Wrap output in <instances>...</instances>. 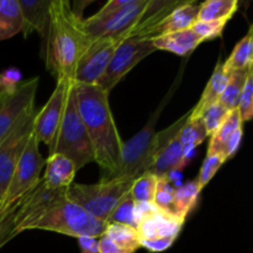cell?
Here are the masks:
<instances>
[{
    "label": "cell",
    "instance_id": "6da1fadb",
    "mask_svg": "<svg viewBox=\"0 0 253 253\" xmlns=\"http://www.w3.org/2000/svg\"><path fill=\"white\" fill-rule=\"evenodd\" d=\"M83 17L67 0H52L46 36V67L56 79L73 81L79 59L91 43Z\"/></svg>",
    "mask_w": 253,
    "mask_h": 253
},
{
    "label": "cell",
    "instance_id": "7a4b0ae2",
    "mask_svg": "<svg viewBox=\"0 0 253 253\" xmlns=\"http://www.w3.org/2000/svg\"><path fill=\"white\" fill-rule=\"evenodd\" d=\"M74 88L79 115L93 146L94 162L105 170L104 177H109L118 167L124 142L111 114L109 93L98 85L74 83Z\"/></svg>",
    "mask_w": 253,
    "mask_h": 253
},
{
    "label": "cell",
    "instance_id": "3957f363",
    "mask_svg": "<svg viewBox=\"0 0 253 253\" xmlns=\"http://www.w3.org/2000/svg\"><path fill=\"white\" fill-rule=\"evenodd\" d=\"M105 229V222L89 215L64 194L41 214L21 225L15 234L17 235L25 230H44L78 239L81 236L100 237Z\"/></svg>",
    "mask_w": 253,
    "mask_h": 253
},
{
    "label": "cell",
    "instance_id": "277c9868",
    "mask_svg": "<svg viewBox=\"0 0 253 253\" xmlns=\"http://www.w3.org/2000/svg\"><path fill=\"white\" fill-rule=\"evenodd\" d=\"M48 148L49 155L59 153L69 158L74 163L77 170L94 162L93 146L77 105L74 82L69 89L66 109L59 123L58 130Z\"/></svg>",
    "mask_w": 253,
    "mask_h": 253
},
{
    "label": "cell",
    "instance_id": "5b68a950",
    "mask_svg": "<svg viewBox=\"0 0 253 253\" xmlns=\"http://www.w3.org/2000/svg\"><path fill=\"white\" fill-rule=\"evenodd\" d=\"M165 104V100H163L162 105L151 116L147 124L130 140L123 142L120 160H119V165L115 172L109 177L103 178L137 179L146 172H150L156 157L158 156L156 125H157L158 118L162 113Z\"/></svg>",
    "mask_w": 253,
    "mask_h": 253
},
{
    "label": "cell",
    "instance_id": "8992f818",
    "mask_svg": "<svg viewBox=\"0 0 253 253\" xmlns=\"http://www.w3.org/2000/svg\"><path fill=\"white\" fill-rule=\"evenodd\" d=\"M133 182L135 179L127 178H101L95 184L72 183L66 189V197L89 215L106 224Z\"/></svg>",
    "mask_w": 253,
    "mask_h": 253
},
{
    "label": "cell",
    "instance_id": "52a82bcc",
    "mask_svg": "<svg viewBox=\"0 0 253 253\" xmlns=\"http://www.w3.org/2000/svg\"><path fill=\"white\" fill-rule=\"evenodd\" d=\"M39 143V140L32 131L26 147L12 173L4 199L0 204L1 209H7L19 202L21 198L34 190L41 180L40 175L42 168L46 165V160L40 153Z\"/></svg>",
    "mask_w": 253,
    "mask_h": 253
},
{
    "label": "cell",
    "instance_id": "ba28073f",
    "mask_svg": "<svg viewBox=\"0 0 253 253\" xmlns=\"http://www.w3.org/2000/svg\"><path fill=\"white\" fill-rule=\"evenodd\" d=\"M39 77L0 89V142L35 111Z\"/></svg>",
    "mask_w": 253,
    "mask_h": 253
},
{
    "label": "cell",
    "instance_id": "9c48e42d",
    "mask_svg": "<svg viewBox=\"0 0 253 253\" xmlns=\"http://www.w3.org/2000/svg\"><path fill=\"white\" fill-rule=\"evenodd\" d=\"M157 49L152 43V40L128 37L125 39L116 48L105 73L96 85L110 93L111 89L142 59L150 56Z\"/></svg>",
    "mask_w": 253,
    "mask_h": 253
},
{
    "label": "cell",
    "instance_id": "30bf717a",
    "mask_svg": "<svg viewBox=\"0 0 253 253\" xmlns=\"http://www.w3.org/2000/svg\"><path fill=\"white\" fill-rule=\"evenodd\" d=\"M124 37H100L94 39L76 68L73 82L83 85H96L105 73L114 53Z\"/></svg>",
    "mask_w": 253,
    "mask_h": 253
},
{
    "label": "cell",
    "instance_id": "8fae6325",
    "mask_svg": "<svg viewBox=\"0 0 253 253\" xmlns=\"http://www.w3.org/2000/svg\"><path fill=\"white\" fill-rule=\"evenodd\" d=\"M35 116H36V111L26 116L0 142V204L4 199L19 158L21 157L27 141L34 131Z\"/></svg>",
    "mask_w": 253,
    "mask_h": 253
},
{
    "label": "cell",
    "instance_id": "7c38bea8",
    "mask_svg": "<svg viewBox=\"0 0 253 253\" xmlns=\"http://www.w3.org/2000/svg\"><path fill=\"white\" fill-rule=\"evenodd\" d=\"M147 0H132L124 9L101 19L90 16L83 19V27L90 39L100 37H124L135 26L142 14Z\"/></svg>",
    "mask_w": 253,
    "mask_h": 253
},
{
    "label": "cell",
    "instance_id": "4fadbf2b",
    "mask_svg": "<svg viewBox=\"0 0 253 253\" xmlns=\"http://www.w3.org/2000/svg\"><path fill=\"white\" fill-rule=\"evenodd\" d=\"M73 81L66 78L56 79V88L47 100L46 105L36 113L34 120V133L39 142L51 145L66 109L67 98Z\"/></svg>",
    "mask_w": 253,
    "mask_h": 253
},
{
    "label": "cell",
    "instance_id": "5bb4252c",
    "mask_svg": "<svg viewBox=\"0 0 253 253\" xmlns=\"http://www.w3.org/2000/svg\"><path fill=\"white\" fill-rule=\"evenodd\" d=\"M185 221L161 211L153 204L137 203V231L141 241L173 240L175 241Z\"/></svg>",
    "mask_w": 253,
    "mask_h": 253
},
{
    "label": "cell",
    "instance_id": "9a60e30c",
    "mask_svg": "<svg viewBox=\"0 0 253 253\" xmlns=\"http://www.w3.org/2000/svg\"><path fill=\"white\" fill-rule=\"evenodd\" d=\"M183 0H147L142 14L138 17L135 26L128 31L125 39L138 37L150 40V34L179 5Z\"/></svg>",
    "mask_w": 253,
    "mask_h": 253
},
{
    "label": "cell",
    "instance_id": "2e32d148",
    "mask_svg": "<svg viewBox=\"0 0 253 253\" xmlns=\"http://www.w3.org/2000/svg\"><path fill=\"white\" fill-rule=\"evenodd\" d=\"M51 2L52 0H19L24 21L22 34L25 37L35 31L42 39L47 36Z\"/></svg>",
    "mask_w": 253,
    "mask_h": 253
},
{
    "label": "cell",
    "instance_id": "e0dca14e",
    "mask_svg": "<svg viewBox=\"0 0 253 253\" xmlns=\"http://www.w3.org/2000/svg\"><path fill=\"white\" fill-rule=\"evenodd\" d=\"M199 6L200 4H195L194 1H184L151 32L148 39L153 40L163 35L192 29L193 25L198 21Z\"/></svg>",
    "mask_w": 253,
    "mask_h": 253
},
{
    "label": "cell",
    "instance_id": "ac0fdd59",
    "mask_svg": "<svg viewBox=\"0 0 253 253\" xmlns=\"http://www.w3.org/2000/svg\"><path fill=\"white\" fill-rule=\"evenodd\" d=\"M44 167L46 170L41 179L47 187L53 189H67L73 183L78 172L74 163L66 156L59 153L48 155Z\"/></svg>",
    "mask_w": 253,
    "mask_h": 253
},
{
    "label": "cell",
    "instance_id": "d6986e66",
    "mask_svg": "<svg viewBox=\"0 0 253 253\" xmlns=\"http://www.w3.org/2000/svg\"><path fill=\"white\" fill-rule=\"evenodd\" d=\"M202 42L204 41L192 29L172 32L152 40L156 49L172 52L182 57L189 56Z\"/></svg>",
    "mask_w": 253,
    "mask_h": 253
},
{
    "label": "cell",
    "instance_id": "ffe728a7",
    "mask_svg": "<svg viewBox=\"0 0 253 253\" xmlns=\"http://www.w3.org/2000/svg\"><path fill=\"white\" fill-rule=\"evenodd\" d=\"M227 79H229V73L224 71L222 62L219 61L216 67H215L214 73L210 77L209 82H208L207 86H205L204 91H203L202 96H200V100L198 101V104L194 108L190 109V120L202 119L204 111L219 101L220 96H221L222 91H224L225 86H226Z\"/></svg>",
    "mask_w": 253,
    "mask_h": 253
},
{
    "label": "cell",
    "instance_id": "44dd1931",
    "mask_svg": "<svg viewBox=\"0 0 253 253\" xmlns=\"http://www.w3.org/2000/svg\"><path fill=\"white\" fill-rule=\"evenodd\" d=\"M187 161L184 150L177 137L158 153L150 172L157 178H168L170 173L184 167Z\"/></svg>",
    "mask_w": 253,
    "mask_h": 253
},
{
    "label": "cell",
    "instance_id": "7402d4cb",
    "mask_svg": "<svg viewBox=\"0 0 253 253\" xmlns=\"http://www.w3.org/2000/svg\"><path fill=\"white\" fill-rule=\"evenodd\" d=\"M21 7L19 0H0V41L22 32Z\"/></svg>",
    "mask_w": 253,
    "mask_h": 253
},
{
    "label": "cell",
    "instance_id": "603a6c76",
    "mask_svg": "<svg viewBox=\"0 0 253 253\" xmlns=\"http://www.w3.org/2000/svg\"><path fill=\"white\" fill-rule=\"evenodd\" d=\"M252 30L253 27L250 26L249 32L240 40L229 58L222 63V68L226 73L230 74L236 71H249L253 67Z\"/></svg>",
    "mask_w": 253,
    "mask_h": 253
},
{
    "label": "cell",
    "instance_id": "cb8c5ba5",
    "mask_svg": "<svg viewBox=\"0 0 253 253\" xmlns=\"http://www.w3.org/2000/svg\"><path fill=\"white\" fill-rule=\"evenodd\" d=\"M120 253H135L141 249L140 237L135 227L121 224H106L104 234Z\"/></svg>",
    "mask_w": 253,
    "mask_h": 253
},
{
    "label": "cell",
    "instance_id": "d4e9b609",
    "mask_svg": "<svg viewBox=\"0 0 253 253\" xmlns=\"http://www.w3.org/2000/svg\"><path fill=\"white\" fill-rule=\"evenodd\" d=\"M202 189L197 180H189L185 184L175 188L174 202H173V215L178 219L185 221L189 212L197 205Z\"/></svg>",
    "mask_w": 253,
    "mask_h": 253
},
{
    "label": "cell",
    "instance_id": "484cf974",
    "mask_svg": "<svg viewBox=\"0 0 253 253\" xmlns=\"http://www.w3.org/2000/svg\"><path fill=\"white\" fill-rule=\"evenodd\" d=\"M239 9L237 0H208L200 4L198 21H227Z\"/></svg>",
    "mask_w": 253,
    "mask_h": 253
},
{
    "label": "cell",
    "instance_id": "4316f807",
    "mask_svg": "<svg viewBox=\"0 0 253 253\" xmlns=\"http://www.w3.org/2000/svg\"><path fill=\"white\" fill-rule=\"evenodd\" d=\"M242 125H244V123H242L241 118H240L237 109L230 111L224 123L210 136V142L207 153H215V155L222 156L226 142L236 132L237 128L242 127Z\"/></svg>",
    "mask_w": 253,
    "mask_h": 253
},
{
    "label": "cell",
    "instance_id": "83f0119b",
    "mask_svg": "<svg viewBox=\"0 0 253 253\" xmlns=\"http://www.w3.org/2000/svg\"><path fill=\"white\" fill-rule=\"evenodd\" d=\"M208 137L209 136H208L204 123H203L202 119H197V120H190V119H188V121L183 126L182 130H180L179 135H178V140H179L188 160H189L193 151L198 146L202 145L205 141V138Z\"/></svg>",
    "mask_w": 253,
    "mask_h": 253
},
{
    "label": "cell",
    "instance_id": "f1b7e54d",
    "mask_svg": "<svg viewBox=\"0 0 253 253\" xmlns=\"http://www.w3.org/2000/svg\"><path fill=\"white\" fill-rule=\"evenodd\" d=\"M249 71H236L229 74L226 86H225L224 91H222L221 96H220L219 101H217V103L221 104L222 106H225L229 111L237 109L240 95H241L242 89H244Z\"/></svg>",
    "mask_w": 253,
    "mask_h": 253
},
{
    "label": "cell",
    "instance_id": "f546056e",
    "mask_svg": "<svg viewBox=\"0 0 253 253\" xmlns=\"http://www.w3.org/2000/svg\"><path fill=\"white\" fill-rule=\"evenodd\" d=\"M106 224L127 225V226L136 229L137 226V203L132 199L130 190L116 205Z\"/></svg>",
    "mask_w": 253,
    "mask_h": 253
},
{
    "label": "cell",
    "instance_id": "4dcf8cb0",
    "mask_svg": "<svg viewBox=\"0 0 253 253\" xmlns=\"http://www.w3.org/2000/svg\"><path fill=\"white\" fill-rule=\"evenodd\" d=\"M157 182L158 178L151 172H146L145 174L138 177L130 188L132 199L138 204H153Z\"/></svg>",
    "mask_w": 253,
    "mask_h": 253
},
{
    "label": "cell",
    "instance_id": "1f68e13d",
    "mask_svg": "<svg viewBox=\"0 0 253 253\" xmlns=\"http://www.w3.org/2000/svg\"><path fill=\"white\" fill-rule=\"evenodd\" d=\"M174 190L175 188L170 184L168 178H158L157 188H156L155 197H153V205L161 211L173 215Z\"/></svg>",
    "mask_w": 253,
    "mask_h": 253
},
{
    "label": "cell",
    "instance_id": "d6a6232c",
    "mask_svg": "<svg viewBox=\"0 0 253 253\" xmlns=\"http://www.w3.org/2000/svg\"><path fill=\"white\" fill-rule=\"evenodd\" d=\"M227 160L224 156L215 155V153H207V157L204 158V162H203L202 167H200L199 174H198L197 179H195L198 184H199L200 189H204L209 184L210 180L214 178L217 170L220 169V167Z\"/></svg>",
    "mask_w": 253,
    "mask_h": 253
},
{
    "label": "cell",
    "instance_id": "836d02e7",
    "mask_svg": "<svg viewBox=\"0 0 253 253\" xmlns=\"http://www.w3.org/2000/svg\"><path fill=\"white\" fill-rule=\"evenodd\" d=\"M237 111L240 114L242 123H246L252 119L253 115V68L247 73L246 82H245L244 89L240 95L239 104H237Z\"/></svg>",
    "mask_w": 253,
    "mask_h": 253
},
{
    "label": "cell",
    "instance_id": "e575fe53",
    "mask_svg": "<svg viewBox=\"0 0 253 253\" xmlns=\"http://www.w3.org/2000/svg\"><path fill=\"white\" fill-rule=\"evenodd\" d=\"M24 198H21L19 202H16L14 205L7 208V209H4L0 211V249L10 239H12L15 236V214H16V210L19 209L20 204L22 203Z\"/></svg>",
    "mask_w": 253,
    "mask_h": 253
},
{
    "label": "cell",
    "instance_id": "d590c367",
    "mask_svg": "<svg viewBox=\"0 0 253 253\" xmlns=\"http://www.w3.org/2000/svg\"><path fill=\"white\" fill-rule=\"evenodd\" d=\"M229 113L230 111L220 103L214 104V105H211L204 111V114L202 116V120L204 123L205 130H207V133L209 137L220 127V125L224 123L225 119L229 115Z\"/></svg>",
    "mask_w": 253,
    "mask_h": 253
},
{
    "label": "cell",
    "instance_id": "8d00e7d4",
    "mask_svg": "<svg viewBox=\"0 0 253 253\" xmlns=\"http://www.w3.org/2000/svg\"><path fill=\"white\" fill-rule=\"evenodd\" d=\"M226 24L227 21H197L192 30L203 41H209L221 36Z\"/></svg>",
    "mask_w": 253,
    "mask_h": 253
},
{
    "label": "cell",
    "instance_id": "74e56055",
    "mask_svg": "<svg viewBox=\"0 0 253 253\" xmlns=\"http://www.w3.org/2000/svg\"><path fill=\"white\" fill-rule=\"evenodd\" d=\"M131 1H132V0H110V1L106 2L96 14H94L93 17H95V19H101V17L108 16V15L114 14V12L126 7Z\"/></svg>",
    "mask_w": 253,
    "mask_h": 253
},
{
    "label": "cell",
    "instance_id": "f35d334b",
    "mask_svg": "<svg viewBox=\"0 0 253 253\" xmlns=\"http://www.w3.org/2000/svg\"><path fill=\"white\" fill-rule=\"evenodd\" d=\"M242 135H244V127L237 128L236 132H235L234 135L231 136V138L226 142V145H225L224 147V152H222V156H224L226 160L231 158L232 156H235V153L237 152L240 145H241Z\"/></svg>",
    "mask_w": 253,
    "mask_h": 253
},
{
    "label": "cell",
    "instance_id": "ab89813d",
    "mask_svg": "<svg viewBox=\"0 0 253 253\" xmlns=\"http://www.w3.org/2000/svg\"><path fill=\"white\" fill-rule=\"evenodd\" d=\"M77 240L81 253H99V237L81 236Z\"/></svg>",
    "mask_w": 253,
    "mask_h": 253
},
{
    "label": "cell",
    "instance_id": "60d3db41",
    "mask_svg": "<svg viewBox=\"0 0 253 253\" xmlns=\"http://www.w3.org/2000/svg\"><path fill=\"white\" fill-rule=\"evenodd\" d=\"M141 247H145L146 250L151 252H163L169 249L174 241L173 240H157V241H141Z\"/></svg>",
    "mask_w": 253,
    "mask_h": 253
},
{
    "label": "cell",
    "instance_id": "b9f144b4",
    "mask_svg": "<svg viewBox=\"0 0 253 253\" xmlns=\"http://www.w3.org/2000/svg\"><path fill=\"white\" fill-rule=\"evenodd\" d=\"M99 253H120L119 250L116 249L115 245L105 236L101 235L99 237Z\"/></svg>",
    "mask_w": 253,
    "mask_h": 253
},
{
    "label": "cell",
    "instance_id": "7bdbcfd3",
    "mask_svg": "<svg viewBox=\"0 0 253 253\" xmlns=\"http://www.w3.org/2000/svg\"><path fill=\"white\" fill-rule=\"evenodd\" d=\"M1 210H4V209H1V208H0V211H1Z\"/></svg>",
    "mask_w": 253,
    "mask_h": 253
}]
</instances>
